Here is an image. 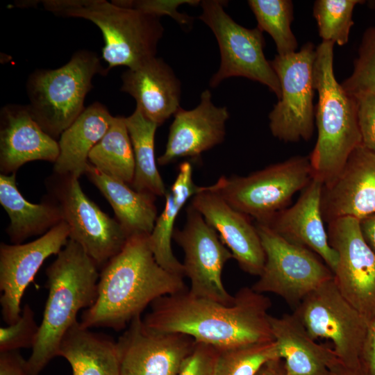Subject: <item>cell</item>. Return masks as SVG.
Masks as SVG:
<instances>
[{
  "label": "cell",
  "mask_w": 375,
  "mask_h": 375,
  "mask_svg": "<svg viewBox=\"0 0 375 375\" xmlns=\"http://www.w3.org/2000/svg\"><path fill=\"white\" fill-rule=\"evenodd\" d=\"M226 305L192 295L188 290L161 297L143 322L158 332L179 333L218 351L274 341L269 322L270 299L243 287Z\"/></svg>",
  "instance_id": "cell-1"
},
{
  "label": "cell",
  "mask_w": 375,
  "mask_h": 375,
  "mask_svg": "<svg viewBox=\"0 0 375 375\" xmlns=\"http://www.w3.org/2000/svg\"><path fill=\"white\" fill-rule=\"evenodd\" d=\"M183 278L159 265L149 235H132L103 267L96 301L84 310L79 322L89 329L120 331L156 299L186 290Z\"/></svg>",
  "instance_id": "cell-2"
},
{
  "label": "cell",
  "mask_w": 375,
  "mask_h": 375,
  "mask_svg": "<svg viewBox=\"0 0 375 375\" xmlns=\"http://www.w3.org/2000/svg\"><path fill=\"white\" fill-rule=\"evenodd\" d=\"M98 268L83 248L70 239L47 268L48 297L38 339L27 360L32 372L40 373L58 356L62 338L78 322V312L95 302Z\"/></svg>",
  "instance_id": "cell-3"
},
{
  "label": "cell",
  "mask_w": 375,
  "mask_h": 375,
  "mask_svg": "<svg viewBox=\"0 0 375 375\" xmlns=\"http://www.w3.org/2000/svg\"><path fill=\"white\" fill-rule=\"evenodd\" d=\"M333 45L322 41L316 47L313 69L318 135L309 159L312 178L323 185L336 178L351 152L362 144L356 99L346 92L334 74Z\"/></svg>",
  "instance_id": "cell-4"
},
{
  "label": "cell",
  "mask_w": 375,
  "mask_h": 375,
  "mask_svg": "<svg viewBox=\"0 0 375 375\" xmlns=\"http://www.w3.org/2000/svg\"><path fill=\"white\" fill-rule=\"evenodd\" d=\"M44 8L57 15L83 18L103 35L102 58L112 67H138L156 57L164 33L159 17L106 0H45Z\"/></svg>",
  "instance_id": "cell-5"
},
{
  "label": "cell",
  "mask_w": 375,
  "mask_h": 375,
  "mask_svg": "<svg viewBox=\"0 0 375 375\" xmlns=\"http://www.w3.org/2000/svg\"><path fill=\"white\" fill-rule=\"evenodd\" d=\"M108 72L97 53L88 50L76 51L59 68L35 70L26 84L31 115L47 134L60 137L85 110L94 76Z\"/></svg>",
  "instance_id": "cell-6"
},
{
  "label": "cell",
  "mask_w": 375,
  "mask_h": 375,
  "mask_svg": "<svg viewBox=\"0 0 375 375\" xmlns=\"http://www.w3.org/2000/svg\"><path fill=\"white\" fill-rule=\"evenodd\" d=\"M311 179L309 156H297L247 176H222L208 187L233 208L265 224Z\"/></svg>",
  "instance_id": "cell-7"
},
{
  "label": "cell",
  "mask_w": 375,
  "mask_h": 375,
  "mask_svg": "<svg viewBox=\"0 0 375 375\" xmlns=\"http://www.w3.org/2000/svg\"><path fill=\"white\" fill-rule=\"evenodd\" d=\"M226 1H201L199 19L213 33L220 52V65L209 85L214 88L231 77H244L267 86L281 97L279 80L264 54L265 40L258 28H247L236 23L224 10Z\"/></svg>",
  "instance_id": "cell-8"
},
{
  "label": "cell",
  "mask_w": 375,
  "mask_h": 375,
  "mask_svg": "<svg viewBox=\"0 0 375 375\" xmlns=\"http://www.w3.org/2000/svg\"><path fill=\"white\" fill-rule=\"evenodd\" d=\"M294 308L293 313L314 340L333 342L342 363L349 367L361 364L369 324L342 294L333 278L309 293Z\"/></svg>",
  "instance_id": "cell-9"
},
{
  "label": "cell",
  "mask_w": 375,
  "mask_h": 375,
  "mask_svg": "<svg viewBox=\"0 0 375 375\" xmlns=\"http://www.w3.org/2000/svg\"><path fill=\"white\" fill-rule=\"evenodd\" d=\"M265 255L258 280L251 288L270 292L296 308L312 291L333 278L331 269L311 250L292 244L265 225L256 224Z\"/></svg>",
  "instance_id": "cell-10"
},
{
  "label": "cell",
  "mask_w": 375,
  "mask_h": 375,
  "mask_svg": "<svg viewBox=\"0 0 375 375\" xmlns=\"http://www.w3.org/2000/svg\"><path fill=\"white\" fill-rule=\"evenodd\" d=\"M316 47L307 42L299 51L276 55L269 61L278 76L281 97L269 114L272 134L285 142L308 140L314 131V62Z\"/></svg>",
  "instance_id": "cell-11"
},
{
  "label": "cell",
  "mask_w": 375,
  "mask_h": 375,
  "mask_svg": "<svg viewBox=\"0 0 375 375\" xmlns=\"http://www.w3.org/2000/svg\"><path fill=\"white\" fill-rule=\"evenodd\" d=\"M52 192L69 228V239L78 244L98 267H103L124 247L129 238L126 231L85 194L78 178L56 176Z\"/></svg>",
  "instance_id": "cell-12"
},
{
  "label": "cell",
  "mask_w": 375,
  "mask_h": 375,
  "mask_svg": "<svg viewBox=\"0 0 375 375\" xmlns=\"http://www.w3.org/2000/svg\"><path fill=\"white\" fill-rule=\"evenodd\" d=\"M182 229L176 228L173 240L184 252V275L190 281L188 292L193 296L230 305L234 296L225 288L222 271L233 258L216 231L190 204Z\"/></svg>",
  "instance_id": "cell-13"
},
{
  "label": "cell",
  "mask_w": 375,
  "mask_h": 375,
  "mask_svg": "<svg viewBox=\"0 0 375 375\" xmlns=\"http://www.w3.org/2000/svg\"><path fill=\"white\" fill-rule=\"evenodd\" d=\"M327 233L338 256L335 283L369 324L375 317V253L365 241L356 218L345 217L328 222Z\"/></svg>",
  "instance_id": "cell-14"
},
{
  "label": "cell",
  "mask_w": 375,
  "mask_h": 375,
  "mask_svg": "<svg viewBox=\"0 0 375 375\" xmlns=\"http://www.w3.org/2000/svg\"><path fill=\"white\" fill-rule=\"evenodd\" d=\"M196 343L183 333L153 331L138 316L116 342L120 375H178Z\"/></svg>",
  "instance_id": "cell-15"
},
{
  "label": "cell",
  "mask_w": 375,
  "mask_h": 375,
  "mask_svg": "<svg viewBox=\"0 0 375 375\" xmlns=\"http://www.w3.org/2000/svg\"><path fill=\"white\" fill-rule=\"evenodd\" d=\"M69 239L65 221L28 243L0 244V297L2 319L11 324L21 316L22 296L40 267L58 254Z\"/></svg>",
  "instance_id": "cell-16"
},
{
  "label": "cell",
  "mask_w": 375,
  "mask_h": 375,
  "mask_svg": "<svg viewBox=\"0 0 375 375\" xmlns=\"http://www.w3.org/2000/svg\"><path fill=\"white\" fill-rule=\"evenodd\" d=\"M321 210L327 223L375 212V152L362 144L351 152L336 178L323 185Z\"/></svg>",
  "instance_id": "cell-17"
},
{
  "label": "cell",
  "mask_w": 375,
  "mask_h": 375,
  "mask_svg": "<svg viewBox=\"0 0 375 375\" xmlns=\"http://www.w3.org/2000/svg\"><path fill=\"white\" fill-rule=\"evenodd\" d=\"M190 205L217 233L244 272L260 276L265 255L256 226L249 217L233 208L220 195L201 186Z\"/></svg>",
  "instance_id": "cell-18"
},
{
  "label": "cell",
  "mask_w": 375,
  "mask_h": 375,
  "mask_svg": "<svg viewBox=\"0 0 375 375\" xmlns=\"http://www.w3.org/2000/svg\"><path fill=\"white\" fill-rule=\"evenodd\" d=\"M228 118V108L215 106L210 91L203 90L197 106L191 110L180 108L174 115L158 163L163 166L185 157L199 160L203 152L223 142Z\"/></svg>",
  "instance_id": "cell-19"
},
{
  "label": "cell",
  "mask_w": 375,
  "mask_h": 375,
  "mask_svg": "<svg viewBox=\"0 0 375 375\" xmlns=\"http://www.w3.org/2000/svg\"><path fill=\"white\" fill-rule=\"evenodd\" d=\"M322 189L323 184L312 178L293 206L278 212L263 225L288 242L311 250L333 273L338 256L329 244L324 225L321 210Z\"/></svg>",
  "instance_id": "cell-20"
},
{
  "label": "cell",
  "mask_w": 375,
  "mask_h": 375,
  "mask_svg": "<svg viewBox=\"0 0 375 375\" xmlns=\"http://www.w3.org/2000/svg\"><path fill=\"white\" fill-rule=\"evenodd\" d=\"M0 170L16 173L25 163L34 160L55 162L58 142L47 134L31 115L27 105L7 104L0 112Z\"/></svg>",
  "instance_id": "cell-21"
},
{
  "label": "cell",
  "mask_w": 375,
  "mask_h": 375,
  "mask_svg": "<svg viewBox=\"0 0 375 375\" xmlns=\"http://www.w3.org/2000/svg\"><path fill=\"white\" fill-rule=\"evenodd\" d=\"M121 78V91L132 96L136 107L158 126L181 108V81L160 58L153 57L127 69Z\"/></svg>",
  "instance_id": "cell-22"
},
{
  "label": "cell",
  "mask_w": 375,
  "mask_h": 375,
  "mask_svg": "<svg viewBox=\"0 0 375 375\" xmlns=\"http://www.w3.org/2000/svg\"><path fill=\"white\" fill-rule=\"evenodd\" d=\"M278 357L290 375H328L340 360L333 349L318 344L292 314L269 315Z\"/></svg>",
  "instance_id": "cell-23"
},
{
  "label": "cell",
  "mask_w": 375,
  "mask_h": 375,
  "mask_svg": "<svg viewBox=\"0 0 375 375\" xmlns=\"http://www.w3.org/2000/svg\"><path fill=\"white\" fill-rule=\"evenodd\" d=\"M112 119L99 102L85 108L59 137V155L53 163L55 174L77 178L84 174L90 151L106 133Z\"/></svg>",
  "instance_id": "cell-24"
},
{
  "label": "cell",
  "mask_w": 375,
  "mask_h": 375,
  "mask_svg": "<svg viewBox=\"0 0 375 375\" xmlns=\"http://www.w3.org/2000/svg\"><path fill=\"white\" fill-rule=\"evenodd\" d=\"M85 174L110 203L116 219L129 237L149 235L157 219L155 196L140 192L88 164Z\"/></svg>",
  "instance_id": "cell-25"
},
{
  "label": "cell",
  "mask_w": 375,
  "mask_h": 375,
  "mask_svg": "<svg viewBox=\"0 0 375 375\" xmlns=\"http://www.w3.org/2000/svg\"><path fill=\"white\" fill-rule=\"evenodd\" d=\"M0 203L10 219L6 233L12 244H21L31 236L42 235L63 221L56 201L28 202L17 189L15 173L1 174Z\"/></svg>",
  "instance_id": "cell-26"
},
{
  "label": "cell",
  "mask_w": 375,
  "mask_h": 375,
  "mask_svg": "<svg viewBox=\"0 0 375 375\" xmlns=\"http://www.w3.org/2000/svg\"><path fill=\"white\" fill-rule=\"evenodd\" d=\"M201 190L195 185L190 162L180 164L176 177L165 195V204L157 217L155 226L149 235V242L156 260L163 268L174 274L184 276V268L174 256L172 239L175 231L176 218L189 199Z\"/></svg>",
  "instance_id": "cell-27"
},
{
  "label": "cell",
  "mask_w": 375,
  "mask_h": 375,
  "mask_svg": "<svg viewBox=\"0 0 375 375\" xmlns=\"http://www.w3.org/2000/svg\"><path fill=\"white\" fill-rule=\"evenodd\" d=\"M58 356L67 360L73 375H120L116 342L79 322L62 338Z\"/></svg>",
  "instance_id": "cell-28"
},
{
  "label": "cell",
  "mask_w": 375,
  "mask_h": 375,
  "mask_svg": "<svg viewBox=\"0 0 375 375\" xmlns=\"http://www.w3.org/2000/svg\"><path fill=\"white\" fill-rule=\"evenodd\" d=\"M124 120L134 154L132 188L155 197L165 196L167 190L158 172L155 157V134L158 125L147 118L137 107Z\"/></svg>",
  "instance_id": "cell-29"
},
{
  "label": "cell",
  "mask_w": 375,
  "mask_h": 375,
  "mask_svg": "<svg viewBox=\"0 0 375 375\" xmlns=\"http://www.w3.org/2000/svg\"><path fill=\"white\" fill-rule=\"evenodd\" d=\"M88 161L101 173L132 185L134 154L124 117H113L106 133L90 151Z\"/></svg>",
  "instance_id": "cell-30"
},
{
  "label": "cell",
  "mask_w": 375,
  "mask_h": 375,
  "mask_svg": "<svg viewBox=\"0 0 375 375\" xmlns=\"http://www.w3.org/2000/svg\"><path fill=\"white\" fill-rule=\"evenodd\" d=\"M247 3L257 20V28L270 35L278 55L295 52L297 41L290 27L293 20L292 1L249 0Z\"/></svg>",
  "instance_id": "cell-31"
},
{
  "label": "cell",
  "mask_w": 375,
  "mask_h": 375,
  "mask_svg": "<svg viewBox=\"0 0 375 375\" xmlns=\"http://www.w3.org/2000/svg\"><path fill=\"white\" fill-rule=\"evenodd\" d=\"M275 358H280L274 340L219 351L215 375H256Z\"/></svg>",
  "instance_id": "cell-32"
},
{
  "label": "cell",
  "mask_w": 375,
  "mask_h": 375,
  "mask_svg": "<svg viewBox=\"0 0 375 375\" xmlns=\"http://www.w3.org/2000/svg\"><path fill=\"white\" fill-rule=\"evenodd\" d=\"M360 0H317L313 16L322 41L342 46L347 43L353 22V11Z\"/></svg>",
  "instance_id": "cell-33"
},
{
  "label": "cell",
  "mask_w": 375,
  "mask_h": 375,
  "mask_svg": "<svg viewBox=\"0 0 375 375\" xmlns=\"http://www.w3.org/2000/svg\"><path fill=\"white\" fill-rule=\"evenodd\" d=\"M349 94H375V26L364 33L351 75L340 83Z\"/></svg>",
  "instance_id": "cell-34"
},
{
  "label": "cell",
  "mask_w": 375,
  "mask_h": 375,
  "mask_svg": "<svg viewBox=\"0 0 375 375\" xmlns=\"http://www.w3.org/2000/svg\"><path fill=\"white\" fill-rule=\"evenodd\" d=\"M40 325L36 323L32 308L24 306L17 322L0 328V353L32 348L38 339Z\"/></svg>",
  "instance_id": "cell-35"
},
{
  "label": "cell",
  "mask_w": 375,
  "mask_h": 375,
  "mask_svg": "<svg viewBox=\"0 0 375 375\" xmlns=\"http://www.w3.org/2000/svg\"><path fill=\"white\" fill-rule=\"evenodd\" d=\"M124 7L138 9L145 13L160 17L167 15L181 25H188L192 18L178 11V8L183 4L197 5L201 1L197 0H136V1H112Z\"/></svg>",
  "instance_id": "cell-36"
},
{
  "label": "cell",
  "mask_w": 375,
  "mask_h": 375,
  "mask_svg": "<svg viewBox=\"0 0 375 375\" xmlns=\"http://www.w3.org/2000/svg\"><path fill=\"white\" fill-rule=\"evenodd\" d=\"M218 354L215 347L197 342L178 375H215Z\"/></svg>",
  "instance_id": "cell-37"
},
{
  "label": "cell",
  "mask_w": 375,
  "mask_h": 375,
  "mask_svg": "<svg viewBox=\"0 0 375 375\" xmlns=\"http://www.w3.org/2000/svg\"><path fill=\"white\" fill-rule=\"evenodd\" d=\"M354 97L362 144L375 152V94H362Z\"/></svg>",
  "instance_id": "cell-38"
},
{
  "label": "cell",
  "mask_w": 375,
  "mask_h": 375,
  "mask_svg": "<svg viewBox=\"0 0 375 375\" xmlns=\"http://www.w3.org/2000/svg\"><path fill=\"white\" fill-rule=\"evenodd\" d=\"M0 375H40L29 368L18 351L0 353Z\"/></svg>",
  "instance_id": "cell-39"
},
{
  "label": "cell",
  "mask_w": 375,
  "mask_h": 375,
  "mask_svg": "<svg viewBox=\"0 0 375 375\" xmlns=\"http://www.w3.org/2000/svg\"><path fill=\"white\" fill-rule=\"evenodd\" d=\"M361 362L370 375H375V317L368 325Z\"/></svg>",
  "instance_id": "cell-40"
},
{
  "label": "cell",
  "mask_w": 375,
  "mask_h": 375,
  "mask_svg": "<svg viewBox=\"0 0 375 375\" xmlns=\"http://www.w3.org/2000/svg\"><path fill=\"white\" fill-rule=\"evenodd\" d=\"M359 226L365 241L375 253V212L360 219Z\"/></svg>",
  "instance_id": "cell-41"
},
{
  "label": "cell",
  "mask_w": 375,
  "mask_h": 375,
  "mask_svg": "<svg viewBox=\"0 0 375 375\" xmlns=\"http://www.w3.org/2000/svg\"><path fill=\"white\" fill-rule=\"evenodd\" d=\"M328 375H370L363 365L349 367L339 361L330 370Z\"/></svg>",
  "instance_id": "cell-42"
},
{
  "label": "cell",
  "mask_w": 375,
  "mask_h": 375,
  "mask_svg": "<svg viewBox=\"0 0 375 375\" xmlns=\"http://www.w3.org/2000/svg\"><path fill=\"white\" fill-rule=\"evenodd\" d=\"M256 375H290L281 358H275L267 362Z\"/></svg>",
  "instance_id": "cell-43"
}]
</instances>
